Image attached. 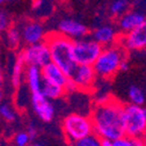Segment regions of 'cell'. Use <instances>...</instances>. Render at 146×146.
Listing matches in <instances>:
<instances>
[{
  "label": "cell",
  "instance_id": "1",
  "mask_svg": "<svg viewBox=\"0 0 146 146\" xmlns=\"http://www.w3.org/2000/svg\"><path fill=\"white\" fill-rule=\"evenodd\" d=\"M89 118L93 125V133L101 140L113 141L125 135L123 126V103L114 98L95 103Z\"/></svg>",
  "mask_w": 146,
  "mask_h": 146
},
{
  "label": "cell",
  "instance_id": "2",
  "mask_svg": "<svg viewBox=\"0 0 146 146\" xmlns=\"http://www.w3.org/2000/svg\"><path fill=\"white\" fill-rule=\"evenodd\" d=\"M44 42L49 48L50 62L56 64L70 79L77 68V64L72 54L73 41L57 31H50L46 34Z\"/></svg>",
  "mask_w": 146,
  "mask_h": 146
},
{
  "label": "cell",
  "instance_id": "3",
  "mask_svg": "<svg viewBox=\"0 0 146 146\" xmlns=\"http://www.w3.org/2000/svg\"><path fill=\"white\" fill-rule=\"evenodd\" d=\"M127 58V51L119 44H113L102 49L93 67L98 78L110 79L118 72L119 64Z\"/></svg>",
  "mask_w": 146,
  "mask_h": 146
},
{
  "label": "cell",
  "instance_id": "4",
  "mask_svg": "<svg viewBox=\"0 0 146 146\" xmlns=\"http://www.w3.org/2000/svg\"><path fill=\"white\" fill-rule=\"evenodd\" d=\"M62 130L66 139L70 143H73L92 135L93 125L89 116L79 113H71L66 117H64L62 123Z\"/></svg>",
  "mask_w": 146,
  "mask_h": 146
},
{
  "label": "cell",
  "instance_id": "5",
  "mask_svg": "<svg viewBox=\"0 0 146 146\" xmlns=\"http://www.w3.org/2000/svg\"><path fill=\"white\" fill-rule=\"evenodd\" d=\"M124 133L129 137H141L146 130V114L144 107L131 103L123 104Z\"/></svg>",
  "mask_w": 146,
  "mask_h": 146
},
{
  "label": "cell",
  "instance_id": "6",
  "mask_svg": "<svg viewBox=\"0 0 146 146\" xmlns=\"http://www.w3.org/2000/svg\"><path fill=\"white\" fill-rule=\"evenodd\" d=\"M103 46H101L93 38H80L73 41L72 45V54L77 65H90L93 66L98 57L102 51Z\"/></svg>",
  "mask_w": 146,
  "mask_h": 146
},
{
  "label": "cell",
  "instance_id": "7",
  "mask_svg": "<svg viewBox=\"0 0 146 146\" xmlns=\"http://www.w3.org/2000/svg\"><path fill=\"white\" fill-rule=\"evenodd\" d=\"M26 66H35L42 68L50 63V52L45 42H41L33 45H26L17 54Z\"/></svg>",
  "mask_w": 146,
  "mask_h": 146
},
{
  "label": "cell",
  "instance_id": "8",
  "mask_svg": "<svg viewBox=\"0 0 146 146\" xmlns=\"http://www.w3.org/2000/svg\"><path fill=\"white\" fill-rule=\"evenodd\" d=\"M73 84L76 85L78 90L82 92H90L95 87V82L98 76L95 70L90 65H77V68L73 72L72 77L70 78Z\"/></svg>",
  "mask_w": 146,
  "mask_h": 146
},
{
  "label": "cell",
  "instance_id": "9",
  "mask_svg": "<svg viewBox=\"0 0 146 146\" xmlns=\"http://www.w3.org/2000/svg\"><path fill=\"white\" fill-rule=\"evenodd\" d=\"M118 43L126 51L145 50L146 49V20L140 26L132 29L131 31L121 35Z\"/></svg>",
  "mask_w": 146,
  "mask_h": 146
},
{
  "label": "cell",
  "instance_id": "10",
  "mask_svg": "<svg viewBox=\"0 0 146 146\" xmlns=\"http://www.w3.org/2000/svg\"><path fill=\"white\" fill-rule=\"evenodd\" d=\"M20 31H21L22 42L26 45H33L44 42L45 36L48 34L44 26L41 22L34 20L26 21L20 28Z\"/></svg>",
  "mask_w": 146,
  "mask_h": 146
},
{
  "label": "cell",
  "instance_id": "11",
  "mask_svg": "<svg viewBox=\"0 0 146 146\" xmlns=\"http://www.w3.org/2000/svg\"><path fill=\"white\" fill-rule=\"evenodd\" d=\"M30 99L36 116L43 122H51L54 117V107L52 104V101L48 100L42 94V92L31 93Z\"/></svg>",
  "mask_w": 146,
  "mask_h": 146
},
{
  "label": "cell",
  "instance_id": "12",
  "mask_svg": "<svg viewBox=\"0 0 146 146\" xmlns=\"http://www.w3.org/2000/svg\"><path fill=\"white\" fill-rule=\"evenodd\" d=\"M56 31L72 41H77L86 37L88 34V28L74 19H63L59 21Z\"/></svg>",
  "mask_w": 146,
  "mask_h": 146
},
{
  "label": "cell",
  "instance_id": "13",
  "mask_svg": "<svg viewBox=\"0 0 146 146\" xmlns=\"http://www.w3.org/2000/svg\"><path fill=\"white\" fill-rule=\"evenodd\" d=\"M92 38L95 42H98L101 46L106 48V46H110L113 44L118 43L119 33L111 25H103V26L98 27L93 31Z\"/></svg>",
  "mask_w": 146,
  "mask_h": 146
},
{
  "label": "cell",
  "instance_id": "14",
  "mask_svg": "<svg viewBox=\"0 0 146 146\" xmlns=\"http://www.w3.org/2000/svg\"><path fill=\"white\" fill-rule=\"evenodd\" d=\"M41 76H42V80L45 82H50L52 85H56L59 87L65 88L68 78L66 77L65 73L52 62L48 63L46 65H44L41 68Z\"/></svg>",
  "mask_w": 146,
  "mask_h": 146
},
{
  "label": "cell",
  "instance_id": "15",
  "mask_svg": "<svg viewBox=\"0 0 146 146\" xmlns=\"http://www.w3.org/2000/svg\"><path fill=\"white\" fill-rule=\"evenodd\" d=\"M146 20V17L144 14L136 12V11H127L123 15L119 16L118 19V30L123 34H126L131 31L132 29L137 28L140 26L144 21Z\"/></svg>",
  "mask_w": 146,
  "mask_h": 146
},
{
  "label": "cell",
  "instance_id": "16",
  "mask_svg": "<svg viewBox=\"0 0 146 146\" xmlns=\"http://www.w3.org/2000/svg\"><path fill=\"white\" fill-rule=\"evenodd\" d=\"M26 82L31 93H38L41 92L42 87V76H41V68L35 66H27L25 71Z\"/></svg>",
  "mask_w": 146,
  "mask_h": 146
},
{
  "label": "cell",
  "instance_id": "17",
  "mask_svg": "<svg viewBox=\"0 0 146 146\" xmlns=\"http://www.w3.org/2000/svg\"><path fill=\"white\" fill-rule=\"evenodd\" d=\"M25 71H26V65L22 62V59L17 56L13 64L12 73H11V82L14 88H19L21 86V82L25 76Z\"/></svg>",
  "mask_w": 146,
  "mask_h": 146
},
{
  "label": "cell",
  "instance_id": "18",
  "mask_svg": "<svg viewBox=\"0 0 146 146\" xmlns=\"http://www.w3.org/2000/svg\"><path fill=\"white\" fill-rule=\"evenodd\" d=\"M41 92H42V94H43L48 100H50V101L62 99V98L66 94L65 88L59 87V86H56V85H52V84H50V82H45V81H42Z\"/></svg>",
  "mask_w": 146,
  "mask_h": 146
},
{
  "label": "cell",
  "instance_id": "19",
  "mask_svg": "<svg viewBox=\"0 0 146 146\" xmlns=\"http://www.w3.org/2000/svg\"><path fill=\"white\" fill-rule=\"evenodd\" d=\"M127 96H129L130 103L139 107H144L146 104V93L144 89L136 85H131L127 89Z\"/></svg>",
  "mask_w": 146,
  "mask_h": 146
},
{
  "label": "cell",
  "instance_id": "20",
  "mask_svg": "<svg viewBox=\"0 0 146 146\" xmlns=\"http://www.w3.org/2000/svg\"><path fill=\"white\" fill-rule=\"evenodd\" d=\"M5 36H6V43L11 49H16L19 48L20 44L22 43V37H21V31L19 27L15 26H11L6 31H5Z\"/></svg>",
  "mask_w": 146,
  "mask_h": 146
},
{
  "label": "cell",
  "instance_id": "21",
  "mask_svg": "<svg viewBox=\"0 0 146 146\" xmlns=\"http://www.w3.org/2000/svg\"><path fill=\"white\" fill-rule=\"evenodd\" d=\"M111 144L113 146H146L140 137H129L125 135L116 140H113Z\"/></svg>",
  "mask_w": 146,
  "mask_h": 146
},
{
  "label": "cell",
  "instance_id": "22",
  "mask_svg": "<svg viewBox=\"0 0 146 146\" xmlns=\"http://www.w3.org/2000/svg\"><path fill=\"white\" fill-rule=\"evenodd\" d=\"M71 146H102V140L98 136L92 133L82 139L71 143Z\"/></svg>",
  "mask_w": 146,
  "mask_h": 146
},
{
  "label": "cell",
  "instance_id": "23",
  "mask_svg": "<svg viewBox=\"0 0 146 146\" xmlns=\"http://www.w3.org/2000/svg\"><path fill=\"white\" fill-rule=\"evenodd\" d=\"M127 7H129V1L127 0H115L110 6V13L113 15L121 16L126 12Z\"/></svg>",
  "mask_w": 146,
  "mask_h": 146
},
{
  "label": "cell",
  "instance_id": "24",
  "mask_svg": "<svg viewBox=\"0 0 146 146\" xmlns=\"http://www.w3.org/2000/svg\"><path fill=\"white\" fill-rule=\"evenodd\" d=\"M0 116H1L6 122H14L16 118V113L9 104L1 103L0 104Z\"/></svg>",
  "mask_w": 146,
  "mask_h": 146
},
{
  "label": "cell",
  "instance_id": "25",
  "mask_svg": "<svg viewBox=\"0 0 146 146\" xmlns=\"http://www.w3.org/2000/svg\"><path fill=\"white\" fill-rule=\"evenodd\" d=\"M13 140H14L15 146H29V143L31 139L26 131H21V132H17L14 136Z\"/></svg>",
  "mask_w": 146,
  "mask_h": 146
},
{
  "label": "cell",
  "instance_id": "26",
  "mask_svg": "<svg viewBox=\"0 0 146 146\" xmlns=\"http://www.w3.org/2000/svg\"><path fill=\"white\" fill-rule=\"evenodd\" d=\"M11 27V20L6 12H0V33H5Z\"/></svg>",
  "mask_w": 146,
  "mask_h": 146
},
{
  "label": "cell",
  "instance_id": "27",
  "mask_svg": "<svg viewBox=\"0 0 146 146\" xmlns=\"http://www.w3.org/2000/svg\"><path fill=\"white\" fill-rule=\"evenodd\" d=\"M26 132L28 133V136L30 137V139L35 138V137H36V135H37V130H36V127H35L34 125H29V126L27 127Z\"/></svg>",
  "mask_w": 146,
  "mask_h": 146
},
{
  "label": "cell",
  "instance_id": "28",
  "mask_svg": "<svg viewBox=\"0 0 146 146\" xmlns=\"http://www.w3.org/2000/svg\"><path fill=\"white\" fill-rule=\"evenodd\" d=\"M129 70V63H127V60H123L121 64H119V67H118V71H127Z\"/></svg>",
  "mask_w": 146,
  "mask_h": 146
},
{
  "label": "cell",
  "instance_id": "29",
  "mask_svg": "<svg viewBox=\"0 0 146 146\" xmlns=\"http://www.w3.org/2000/svg\"><path fill=\"white\" fill-rule=\"evenodd\" d=\"M102 146H113V144L109 140H102Z\"/></svg>",
  "mask_w": 146,
  "mask_h": 146
},
{
  "label": "cell",
  "instance_id": "30",
  "mask_svg": "<svg viewBox=\"0 0 146 146\" xmlns=\"http://www.w3.org/2000/svg\"><path fill=\"white\" fill-rule=\"evenodd\" d=\"M140 138H141V140H143V141L145 143V145H146V130L144 131V133L141 135V137H140Z\"/></svg>",
  "mask_w": 146,
  "mask_h": 146
},
{
  "label": "cell",
  "instance_id": "31",
  "mask_svg": "<svg viewBox=\"0 0 146 146\" xmlns=\"http://www.w3.org/2000/svg\"><path fill=\"white\" fill-rule=\"evenodd\" d=\"M3 80H4V78H3V73H1V71H0V88H1V85H3Z\"/></svg>",
  "mask_w": 146,
  "mask_h": 146
},
{
  "label": "cell",
  "instance_id": "32",
  "mask_svg": "<svg viewBox=\"0 0 146 146\" xmlns=\"http://www.w3.org/2000/svg\"><path fill=\"white\" fill-rule=\"evenodd\" d=\"M3 98H4V94H3L1 88H0V104H1V102H3Z\"/></svg>",
  "mask_w": 146,
  "mask_h": 146
},
{
  "label": "cell",
  "instance_id": "33",
  "mask_svg": "<svg viewBox=\"0 0 146 146\" xmlns=\"http://www.w3.org/2000/svg\"><path fill=\"white\" fill-rule=\"evenodd\" d=\"M6 1H13V0H0V4H4Z\"/></svg>",
  "mask_w": 146,
  "mask_h": 146
},
{
  "label": "cell",
  "instance_id": "34",
  "mask_svg": "<svg viewBox=\"0 0 146 146\" xmlns=\"http://www.w3.org/2000/svg\"><path fill=\"white\" fill-rule=\"evenodd\" d=\"M33 146H43V145H41V144H34Z\"/></svg>",
  "mask_w": 146,
  "mask_h": 146
},
{
  "label": "cell",
  "instance_id": "35",
  "mask_svg": "<svg viewBox=\"0 0 146 146\" xmlns=\"http://www.w3.org/2000/svg\"><path fill=\"white\" fill-rule=\"evenodd\" d=\"M144 111H145V114H146V106H144Z\"/></svg>",
  "mask_w": 146,
  "mask_h": 146
},
{
  "label": "cell",
  "instance_id": "36",
  "mask_svg": "<svg viewBox=\"0 0 146 146\" xmlns=\"http://www.w3.org/2000/svg\"><path fill=\"white\" fill-rule=\"evenodd\" d=\"M145 56H146V49H145Z\"/></svg>",
  "mask_w": 146,
  "mask_h": 146
},
{
  "label": "cell",
  "instance_id": "37",
  "mask_svg": "<svg viewBox=\"0 0 146 146\" xmlns=\"http://www.w3.org/2000/svg\"><path fill=\"white\" fill-rule=\"evenodd\" d=\"M0 146H3V144H1V143H0Z\"/></svg>",
  "mask_w": 146,
  "mask_h": 146
}]
</instances>
